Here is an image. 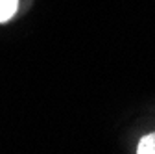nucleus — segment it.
Returning a JSON list of instances; mask_svg holds the SVG:
<instances>
[{
  "label": "nucleus",
  "instance_id": "2",
  "mask_svg": "<svg viewBox=\"0 0 155 154\" xmlns=\"http://www.w3.org/2000/svg\"><path fill=\"white\" fill-rule=\"evenodd\" d=\"M137 152L139 154H155V132L144 136L139 145H137Z\"/></svg>",
  "mask_w": 155,
  "mask_h": 154
},
{
  "label": "nucleus",
  "instance_id": "1",
  "mask_svg": "<svg viewBox=\"0 0 155 154\" xmlns=\"http://www.w3.org/2000/svg\"><path fill=\"white\" fill-rule=\"evenodd\" d=\"M18 0H0V23H6L15 15Z\"/></svg>",
  "mask_w": 155,
  "mask_h": 154
}]
</instances>
